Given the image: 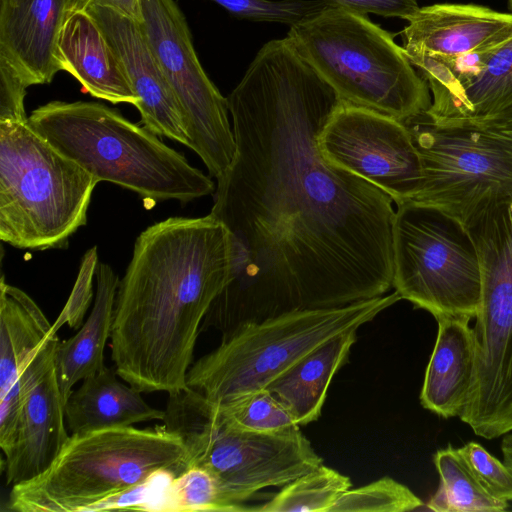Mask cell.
I'll return each instance as SVG.
<instances>
[{"label":"cell","mask_w":512,"mask_h":512,"mask_svg":"<svg viewBox=\"0 0 512 512\" xmlns=\"http://www.w3.org/2000/svg\"><path fill=\"white\" fill-rule=\"evenodd\" d=\"M218 405L225 421L239 429L281 433L300 428L268 389L253 391Z\"/></svg>","instance_id":"27"},{"label":"cell","mask_w":512,"mask_h":512,"mask_svg":"<svg viewBox=\"0 0 512 512\" xmlns=\"http://www.w3.org/2000/svg\"><path fill=\"white\" fill-rule=\"evenodd\" d=\"M117 376L116 370L105 366L72 391L64 405L70 434L163 420L164 410L151 407L141 391L123 384Z\"/></svg>","instance_id":"20"},{"label":"cell","mask_w":512,"mask_h":512,"mask_svg":"<svg viewBox=\"0 0 512 512\" xmlns=\"http://www.w3.org/2000/svg\"><path fill=\"white\" fill-rule=\"evenodd\" d=\"M504 463L512 469V434L506 435L501 443Z\"/></svg>","instance_id":"37"},{"label":"cell","mask_w":512,"mask_h":512,"mask_svg":"<svg viewBox=\"0 0 512 512\" xmlns=\"http://www.w3.org/2000/svg\"><path fill=\"white\" fill-rule=\"evenodd\" d=\"M330 164L374 184L394 203L411 201L423 180L420 155L404 122L339 100L317 137Z\"/></svg>","instance_id":"13"},{"label":"cell","mask_w":512,"mask_h":512,"mask_svg":"<svg viewBox=\"0 0 512 512\" xmlns=\"http://www.w3.org/2000/svg\"><path fill=\"white\" fill-rule=\"evenodd\" d=\"M508 1V5H509V8H510V11L512 13V0H507Z\"/></svg>","instance_id":"38"},{"label":"cell","mask_w":512,"mask_h":512,"mask_svg":"<svg viewBox=\"0 0 512 512\" xmlns=\"http://www.w3.org/2000/svg\"><path fill=\"white\" fill-rule=\"evenodd\" d=\"M69 15L70 0H0V57L28 87L61 71L57 45Z\"/></svg>","instance_id":"17"},{"label":"cell","mask_w":512,"mask_h":512,"mask_svg":"<svg viewBox=\"0 0 512 512\" xmlns=\"http://www.w3.org/2000/svg\"><path fill=\"white\" fill-rule=\"evenodd\" d=\"M339 100L286 37L262 46L227 97L236 151L210 214L230 232L232 277L202 328L224 333L392 288L393 200L317 146Z\"/></svg>","instance_id":"1"},{"label":"cell","mask_w":512,"mask_h":512,"mask_svg":"<svg viewBox=\"0 0 512 512\" xmlns=\"http://www.w3.org/2000/svg\"><path fill=\"white\" fill-rule=\"evenodd\" d=\"M93 4L112 8L139 23L143 22L141 0H70V15L74 12L84 11Z\"/></svg>","instance_id":"36"},{"label":"cell","mask_w":512,"mask_h":512,"mask_svg":"<svg viewBox=\"0 0 512 512\" xmlns=\"http://www.w3.org/2000/svg\"><path fill=\"white\" fill-rule=\"evenodd\" d=\"M351 487L348 476L322 464L287 483L263 505L251 507V511L330 512Z\"/></svg>","instance_id":"26"},{"label":"cell","mask_w":512,"mask_h":512,"mask_svg":"<svg viewBox=\"0 0 512 512\" xmlns=\"http://www.w3.org/2000/svg\"><path fill=\"white\" fill-rule=\"evenodd\" d=\"M28 123L98 182L143 199L188 203L215 191L207 175L158 135L102 103L51 101L32 111Z\"/></svg>","instance_id":"3"},{"label":"cell","mask_w":512,"mask_h":512,"mask_svg":"<svg viewBox=\"0 0 512 512\" xmlns=\"http://www.w3.org/2000/svg\"><path fill=\"white\" fill-rule=\"evenodd\" d=\"M468 228L478 251L482 292L473 330L474 380L459 416L475 435L512 431V200L475 214Z\"/></svg>","instance_id":"9"},{"label":"cell","mask_w":512,"mask_h":512,"mask_svg":"<svg viewBox=\"0 0 512 512\" xmlns=\"http://www.w3.org/2000/svg\"><path fill=\"white\" fill-rule=\"evenodd\" d=\"M119 277L112 267L99 263L96 272V294L88 319L78 332L60 342L55 354V370L64 402L80 381L104 367V351L111 337L113 314Z\"/></svg>","instance_id":"21"},{"label":"cell","mask_w":512,"mask_h":512,"mask_svg":"<svg viewBox=\"0 0 512 512\" xmlns=\"http://www.w3.org/2000/svg\"><path fill=\"white\" fill-rule=\"evenodd\" d=\"M98 181L27 122H0V239L19 249L66 248L87 223Z\"/></svg>","instance_id":"8"},{"label":"cell","mask_w":512,"mask_h":512,"mask_svg":"<svg viewBox=\"0 0 512 512\" xmlns=\"http://www.w3.org/2000/svg\"><path fill=\"white\" fill-rule=\"evenodd\" d=\"M232 240L212 214L142 231L119 281L110 337L117 375L141 392L186 386L211 305L232 277Z\"/></svg>","instance_id":"2"},{"label":"cell","mask_w":512,"mask_h":512,"mask_svg":"<svg viewBox=\"0 0 512 512\" xmlns=\"http://www.w3.org/2000/svg\"><path fill=\"white\" fill-rule=\"evenodd\" d=\"M160 511L237 512L236 508L224 498L212 474L199 466L187 468L171 481Z\"/></svg>","instance_id":"28"},{"label":"cell","mask_w":512,"mask_h":512,"mask_svg":"<svg viewBox=\"0 0 512 512\" xmlns=\"http://www.w3.org/2000/svg\"><path fill=\"white\" fill-rule=\"evenodd\" d=\"M28 86L0 57V122H27L25 96Z\"/></svg>","instance_id":"34"},{"label":"cell","mask_w":512,"mask_h":512,"mask_svg":"<svg viewBox=\"0 0 512 512\" xmlns=\"http://www.w3.org/2000/svg\"><path fill=\"white\" fill-rule=\"evenodd\" d=\"M424 503L407 486L391 477H382L364 486L348 489L330 512H404Z\"/></svg>","instance_id":"29"},{"label":"cell","mask_w":512,"mask_h":512,"mask_svg":"<svg viewBox=\"0 0 512 512\" xmlns=\"http://www.w3.org/2000/svg\"><path fill=\"white\" fill-rule=\"evenodd\" d=\"M53 324L23 290L0 281V397L16 383L23 364L53 333Z\"/></svg>","instance_id":"23"},{"label":"cell","mask_w":512,"mask_h":512,"mask_svg":"<svg viewBox=\"0 0 512 512\" xmlns=\"http://www.w3.org/2000/svg\"><path fill=\"white\" fill-rule=\"evenodd\" d=\"M408 23L401 32L407 57L487 51L512 39V13L477 4L420 7Z\"/></svg>","instance_id":"16"},{"label":"cell","mask_w":512,"mask_h":512,"mask_svg":"<svg viewBox=\"0 0 512 512\" xmlns=\"http://www.w3.org/2000/svg\"><path fill=\"white\" fill-rule=\"evenodd\" d=\"M512 108V39L495 48L481 71L426 114L434 121L487 118Z\"/></svg>","instance_id":"24"},{"label":"cell","mask_w":512,"mask_h":512,"mask_svg":"<svg viewBox=\"0 0 512 512\" xmlns=\"http://www.w3.org/2000/svg\"><path fill=\"white\" fill-rule=\"evenodd\" d=\"M423 180L411 201L436 206L466 224L493 203L512 200V108L474 120L407 122Z\"/></svg>","instance_id":"10"},{"label":"cell","mask_w":512,"mask_h":512,"mask_svg":"<svg viewBox=\"0 0 512 512\" xmlns=\"http://www.w3.org/2000/svg\"><path fill=\"white\" fill-rule=\"evenodd\" d=\"M458 451L492 497L500 501H512V469L509 466L476 442H469Z\"/></svg>","instance_id":"32"},{"label":"cell","mask_w":512,"mask_h":512,"mask_svg":"<svg viewBox=\"0 0 512 512\" xmlns=\"http://www.w3.org/2000/svg\"><path fill=\"white\" fill-rule=\"evenodd\" d=\"M162 420L186 450V469L199 466L216 479L237 512L258 491L283 487L323 464L300 428L281 433L236 428L222 417L218 403L185 386L168 393Z\"/></svg>","instance_id":"7"},{"label":"cell","mask_w":512,"mask_h":512,"mask_svg":"<svg viewBox=\"0 0 512 512\" xmlns=\"http://www.w3.org/2000/svg\"><path fill=\"white\" fill-rule=\"evenodd\" d=\"M237 18L293 25L322 9V0H210Z\"/></svg>","instance_id":"30"},{"label":"cell","mask_w":512,"mask_h":512,"mask_svg":"<svg viewBox=\"0 0 512 512\" xmlns=\"http://www.w3.org/2000/svg\"><path fill=\"white\" fill-rule=\"evenodd\" d=\"M141 6V26L180 107L189 148L217 179L236 151L227 98L204 71L178 4L174 0H141Z\"/></svg>","instance_id":"12"},{"label":"cell","mask_w":512,"mask_h":512,"mask_svg":"<svg viewBox=\"0 0 512 512\" xmlns=\"http://www.w3.org/2000/svg\"><path fill=\"white\" fill-rule=\"evenodd\" d=\"M394 36L366 14L328 4L291 25L286 38L340 100L405 123L432 97Z\"/></svg>","instance_id":"4"},{"label":"cell","mask_w":512,"mask_h":512,"mask_svg":"<svg viewBox=\"0 0 512 512\" xmlns=\"http://www.w3.org/2000/svg\"><path fill=\"white\" fill-rule=\"evenodd\" d=\"M58 62L93 97L113 104L139 103L122 61L85 11L68 16L59 36Z\"/></svg>","instance_id":"18"},{"label":"cell","mask_w":512,"mask_h":512,"mask_svg":"<svg viewBox=\"0 0 512 512\" xmlns=\"http://www.w3.org/2000/svg\"><path fill=\"white\" fill-rule=\"evenodd\" d=\"M396 206L392 288L436 320L475 318L482 275L466 225L433 205L406 201Z\"/></svg>","instance_id":"11"},{"label":"cell","mask_w":512,"mask_h":512,"mask_svg":"<svg viewBox=\"0 0 512 512\" xmlns=\"http://www.w3.org/2000/svg\"><path fill=\"white\" fill-rule=\"evenodd\" d=\"M84 11L95 20L122 61L139 99L136 108L143 126L189 147L180 107L141 23L99 4L90 5Z\"/></svg>","instance_id":"15"},{"label":"cell","mask_w":512,"mask_h":512,"mask_svg":"<svg viewBox=\"0 0 512 512\" xmlns=\"http://www.w3.org/2000/svg\"><path fill=\"white\" fill-rule=\"evenodd\" d=\"M469 319H437L438 333L420 393L422 406L442 416H460L474 380L475 349Z\"/></svg>","instance_id":"19"},{"label":"cell","mask_w":512,"mask_h":512,"mask_svg":"<svg viewBox=\"0 0 512 512\" xmlns=\"http://www.w3.org/2000/svg\"><path fill=\"white\" fill-rule=\"evenodd\" d=\"M360 14L373 13L383 17L409 20L420 8L417 0H322Z\"/></svg>","instance_id":"35"},{"label":"cell","mask_w":512,"mask_h":512,"mask_svg":"<svg viewBox=\"0 0 512 512\" xmlns=\"http://www.w3.org/2000/svg\"><path fill=\"white\" fill-rule=\"evenodd\" d=\"M440 476L436 493L426 503L435 512H498L508 502L492 497L481 485L470 466L451 445L438 450L433 458Z\"/></svg>","instance_id":"25"},{"label":"cell","mask_w":512,"mask_h":512,"mask_svg":"<svg viewBox=\"0 0 512 512\" xmlns=\"http://www.w3.org/2000/svg\"><path fill=\"white\" fill-rule=\"evenodd\" d=\"M176 476L170 470L156 472L146 480L95 503L86 512L116 509L160 511L167 487Z\"/></svg>","instance_id":"31"},{"label":"cell","mask_w":512,"mask_h":512,"mask_svg":"<svg viewBox=\"0 0 512 512\" xmlns=\"http://www.w3.org/2000/svg\"><path fill=\"white\" fill-rule=\"evenodd\" d=\"M399 300L394 291L345 306L292 311L239 324L223 333L217 348L193 362L186 386L215 403L266 389L305 355L372 321Z\"/></svg>","instance_id":"6"},{"label":"cell","mask_w":512,"mask_h":512,"mask_svg":"<svg viewBox=\"0 0 512 512\" xmlns=\"http://www.w3.org/2000/svg\"><path fill=\"white\" fill-rule=\"evenodd\" d=\"M97 247L93 246L85 252L81 259L78 275L70 296L53 324L58 331L64 324L77 329L83 321L93 296V280L98 268Z\"/></svg>","instance_id":"33"},{"label":"cell","mask_w":512,"mask_h":512,"mask_svg":"<svg viewBox=\"0 0 512 512\" xmlns=\"http://www.w3.org/2000/svg\"><path fill=\"white\" fill-rule=\"evenodd\" d=\"M162 470H186L181 439L164 424L70 434L52 464L11 486L7 508L17 512H86L95 503Z\"/></svg>","instance_id":"5"},{"label":"cell","mask_w":512,"mask_h":512,"mask_svg":"<svg viewBox=\"0 0 512 512\" xmlns=\"http://www.w3.org/2000/svg\"><path fill=\"white\" fill-rule=\"evenodd\" d=\"M357 330L351 329L326 341L266 388L299 426L320 417L328 388L336 372L347 362Z\"/></svg>","instance_id":"22"},{"label":"cell","mask_w":512,"mask_h":512,"mask_svg":"<svg viewBox=\"0 0 512 512\" xmlns=\"http://www.w3.org/2000/svg\"><path fill=\"white\" fill-rule=\"evenodd\" d=\"M53 332L24 363L17 383L24 387L15 442L3 463L7 485L29 481L55 460L70 434L55 370L60 343Z\"/></svg>","instance_id":"14"}]
</instances>
